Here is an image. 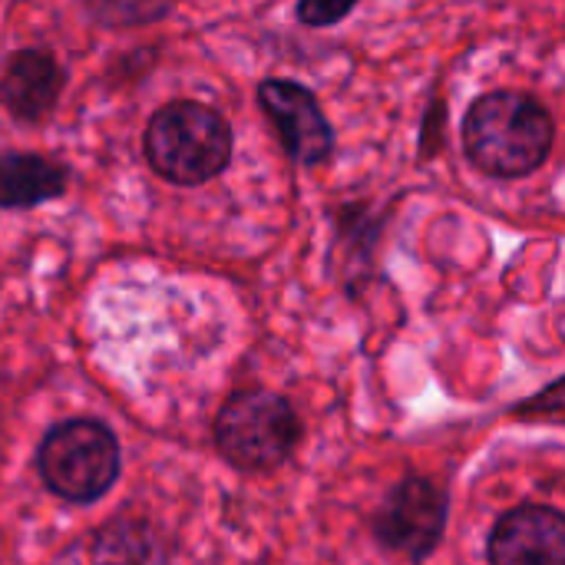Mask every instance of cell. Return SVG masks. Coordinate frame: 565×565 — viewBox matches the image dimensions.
Wrapping results in <instances>:
<instances>
[{
	"instance_id": "obj_3",
	"label": "cell",
	"mask_w": 565,
	"mask_h": 565,
	"mask_svg": "<svg viewBox=\"0 0 565 565\" xmlns=\"http://www.w3.org/2000/svg\"><path fill=\"white\" fill-rule=\"evenodd\" d=\"M305 437L295 404L268 387H242L215 411L212 444L222 463L238 473H271L285 467Z\"/></svg>"
},
{
	"instance_id": "obj_10",
	"label": "cell",
	"mask_w": 565,
	"mask_h": 565,
	"mask_svg": "<svg viewBox=\"0 0 565 565\" xmlns=\"http://www.w3.org/2000/svg\"><path fill=\"white\" fill-rule=\"evenodd\" d=\"M70 169L40 152H0V209L26 212L66 195Z\"/></svg>"
},
{
	"instance_id": "obj_6",
	"label": "cell",
	"mask_w": 565,
	"mask_h": 565,
	"mask_svg": "<svg viewBox=\"0 0 565 565\" xmlns=\"http://www.w3.org/2000/svg\"><path fill=\"white\" fill-rule=\"evenodd\" d=\"M258 103L278 129V139L291 162L321 166L334 156V129L308 86L268 76L258 83Z\"/></svg>"
},
{
	"instance_id": "obj_1",
	"label": "cell",
	"mask_w": 565,
	"mask_h": 565,
	"mask_svg": "<svg viewBox=\"0 0 565 565\" xmlns=\"http://www.w3.org/2000/svg\"><path fill=\"white\" fill-rule=\"evenodd\" d=\"M463 152L490 179H526L546 166L556 146L550 109L523 89H493L463 116Z\"/></svg>"
},
{
	"instance_id": "obj_12",
	"label": "cell",
	"mask_w": 565,
	"mask_h": 565,
	"mask_svg": "<svg viewBox=\"0 0 565 565\" xmlns=\"http://www.w3.org/2000/svg\"><path fill=\"white\" fill-rule=\"evenodd\" d=\"M361 0H298L295 7V17L301 26H311V30H321V26H338L344 17L354 13Z\"/></svg>"
},
{
	"instance_id": "obj_2",
	"label": "cell",
	"mask_w": 565,
	"mask_h": 565,
	"mask_svg": "<svg viewBox=\"0 0 565 565\" xmlns=\"http://www.w3.org/2000/svg\"><path fill=\"white\" fill-rule=\"evenodd\" d=\"M232 149L235 136L228 119L199 99H172L159 106L142 132V152L152 172L182 189L218 179L232 162Z\"/></svg>"
},
{
	"instance_id": "obj_7",
	"label": "cell",
	"mask_w": 565,
	"mask_h": 565,
	"mask_svg": "<svg viewBox=\"0 0 565 565\" xmlns=\"http://www.w3.org/2000/svg\"><path fill=\"white\" fill-rule=\"evenodd\" d=\"M487 565H565V516L550 503L507 510L490 530Z\"/></svg>"
},
{
	"instance_id": "obj_11",
	"label": "cell",
	"mask_w": 565,
	"mask_h": 565,
	"mask_svg": "<svg viewBox=\"0 0 565 565\" xmlns=\"http://www.w3.org/2000/svg\"><path fill=\"white\" fill-rule=\"evenodd\" d=\"M179 7V0H83L86 17L96 26L106 30H129V26H149L169 17Z\"/></svg>"
},
{
	"instance_id": "obj_13",
	"label": "cell",
	"mask_w": 565,
	"mask_h": 565,
	"mask_svg": "<svg viewBox=\"0 0 565 565\" xmlns=\"http://www.w3.org/2000/svg\"><path fill=\"white\" fill-rule=\"evenodd\" d=\"M513 417H546V420H559L563 417V377H556L553 384H546L543 394H533L530 401L510 407Z\"/></svg>"
},
{
	"instance_id": "obj_9",
	"label": "cell",
	"mask_w": 565,
	"mask_h": 565,
	"mask_svg": "<svg viewBox=\"0 0 565 565\" xmlns=\"http://www.w3.org/2000/svg\"><path fill=\"white\" fill-rule=\"evenodd\" d=\"M89 565H172L166 530L146 513H119L99 523L86 540Z\"/></svg>"
},
{
	"instance_id": "obj_5",
	"label": "cell",
	"mask_w": 565,
	"mask_h": 565,
	"mask_svg": "<svg viewBox=\"0 0 565 565\" xmlns=\"http://www.w3.org/2000/svg\"><path fill=\"white\" fill-rule=\"evenodd\" d=\"M450 526V490L424 473H404L377 503L371 536L384 553L427 563Z\"/></svg>"
},
{
	"instance_id": "obj_8",
	"label": "cell",
	"mask_w": 565,
	"mask_h": 565,
	"mask_svg": "<svg viewBox=\"0 0 565 565\" xmlns=\"http://www.w3.org/2000/svg\"><path fill=\"white\" fill-rule=\"evenodd\" d=\"M66 86V73L50 50H17L0 76V106L17 122H43Z\"/></svg>"
},
{
	"instance_id": "obj_4",
	"label": "cell",
	"mask_w": 565,
	"mask_h": 565,
	"mask_svg": "<svg viewBox=\"0 0 565 565\" xmlns=\"http://www.w3.org/2000/svg\"><path fill=\"white\" fill-rule=\"evenodd\" d=\"M33 467L46 493L70 507H93L116 487L122 473V447L106 420L70 417L40 437Z\"/></svg>"
}]
</instances>
